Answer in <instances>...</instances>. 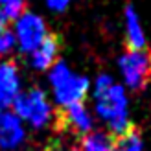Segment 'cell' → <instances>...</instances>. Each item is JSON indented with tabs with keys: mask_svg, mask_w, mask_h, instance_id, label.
<instances>
[{
	"mask_svg": "<svg viewBox=\"0 0 151 151\" xmlns=\"http://www.w3.org/2000/svg\"><path fill=\"white\" fill-rule=\"evenodd\" d=\"M50 83L54 87L55 101L61 107H68L74 103H83L88 90V79L83 76H76L63 61H57L50 70Z\"/></svg>",
	"mask_w": 151,
	"mask_h": 151,
	"instance_id": "obj_2",
	"label": "cell"
},
{
	"mask_svg": "<svg viewBox=\"0 0 151 151\" xmlns=\"http://www.w3.org/2000/svg\"><path fill=\"white\" fill-rule=\"evenodd\" d=\"M125 41H127V50H144L146 48L144 29H142L138 15L131 4L125 6Z\"/></svg>",
	"mask_w": 151,
	"mask_h": 151,
	"instance_id": "obj_10",
	"label": "cell"
},
{
	"mask_svg": "<svg viewBox=\"0 0 151 151\" xmlns=\"http://www.w3.org/2000/svg\"><path fill=\"white\" fill-rule=\"evenodd\" d=\"M94 100H96V111L101 120L109 124V134H118L129 125L127 118V98L124 88L112 81L111 76L100 74L96 79L94 88Z\"/></svg>",
	"mask_w": 151,
	"mask_h": 151,
	"instance_id": "obj_1",
	"label": "cell"
},
{
	"mask_svg": "<svg viewBox=\"0 0 151 151\" xmlns=\"http://www.w3.org/2000/svg\"><path fill=\"white\" fill-rule=\"evenodd\" d=\"M26 138L20 118L15 112L0 111V151L17 149Z\"/></svg>",
	"mask_w": 151,
	"mask_h": 151,
	"instance_id": "obj_7",
	"label": "cell"
},
{
	"mask_svg": "<svg viewBox=\"0 0 151 151\" xmlns=\"http://www.w3.org/2000/svg\"><path fill=\"white\" fill-rule=\"evenodd\" d=\"M15 33L9 32V29H4V32H0V55H7L9 52L15 48Z\"/></svg>",
	"mask_w": 151,
	"mask_h": 151,
	"instance_id": "obj_14",
	"label": "cell"
},
{
	"mask_svg": "<svg viewBox=\"0 0 151 151\" xmlns=\"http://www.w3.org/2000/svg\"><path fill=\"white\" fill-rule=\"evenodd\" d=\"M0 111H2V109H0Z\"/></svg>",
	"mask_w": 151,
	"mask_h": 151,
	"instance_id": "obj_17",
	"label": "cell"
},
{
	"mask_svg": "<svg viewBox=\"0 0 151 151\" xmlns=\"http://www.w3.org/2000/svg\"><path fill=\"white\" fill-rule=\"evenodd\" d=\"M13 107H15V114L20 120L28 122L32 127H35V129L48 125L52 120V114H54L44 90L37 87L19 94L13 101Z\"/></svg>",
	"mask_w": 151,
	"mask_h": 151,
	"instance_id": "obj_3",
	"label": "cell"
},
{
	"mask_svg": "<svg viewBox=\"0 0 151 151\" xmlns=\"http://www.w3.org/2000/svg\"><path fill=\"white\" fill-rule=\"evenodd\" d=\"M46 4H48L50 9H54V11H57V13H61V11H65L66 7H68L70 0H46Z\"/></svg>",
	"mask_w": 151,
	"mask_h": 151,
	"instance_id": "obj_15",
	"label": "cell"
},
{
	"mask_svg": "<svg viewBox=\"0 0 151 151\" xmlns=\"http://www.w3.org/2000/svg\"><path fill=\"white\" fill-rule=\"evenodd\" d=\"M15 41L20 46V52L32 54V52L42 42V39L48 35L46 32V22L35 13H22L17 19L15 24Z\"/></svg>",
	"mask_w": 151,
	"mask_h": 151,
	"instance_id": "obj_5",
	"label": "cell"
},
{
	"mask_svg": "<svg viewBox=\"0 0 151 151\" xmlns=\"http://www.w3.org/2000/svg\"><path fill=\"white\" fill-rule=\"evenodd\" d=\"M6 24H7V19L2 15V11H0V32H4V29H6Z\"/></svg>",
	"mask_w": 151,
	"mask_h": 151,
	"instance_id": "obj_16",
	"label": "cell"
},
{
	"mask_svg": "<svg viewBox=\"0 0 151 151\" xmlns=\"http://www.w3.org/2000/svg\"><path fill=\"white\" fill-rule=\"evenodd\" d=\"M120 70L131 90H142L151 81V50H127L120 57Z\"/></svg>",
	"mask_w": 151,
	"mask_h": 151,
	"instance_id": "obj_4",
	"label": "cell"
},
{
	"mask_svg": "<svg viewBox=\"0 0 151 151\" xmlns=\"http://www.w3.org/2000/svg\"><path fill=\"white\" fill-rule=\"evenodd\" d=\"M26 0H0V11L7 20L19 19L24 13Z\"/></svg>",
	"mask_w": 151,
	"mask_h": 151,
	"instance_id": "obj_13",
	"label": "cell"
},
{
	"mask_svg": "<svg viewBox=\"0 0 151 151\" xmlns=\"http://www.w3.org/2000/svg\"><path fill=\"white\" fill-rule=\"evenodd\" d=\"M20 78L19 68L13 61H2L0 63V109H6L13 105L15 98L20 92Z\"/></svg>",
	"mask_w": 151,
	"mask_h": 151,
	"instance_id": "obj_8",
	"label": "cell"
},
{
	"mask_svg": "<svg viewBox=\"0 0 151 151\" xmlns=\"http://www.w3.org/2000/svg\"><path fill=\"white\" fill-rule=\"evenodd\" d=\"M111 151H142V131L129 124L122 133L109 134Z\"/></svg>",
	"mask_w": 151,
	"mask_h": 151,
	"instance_id": "obj_11",
	"label": "cell"
},
{
	"mask_svg": "<svg viewBox=\"0 0 151 151\" xmlns=\"http://www.w3.org/2000/svg\"><path fill=\"white\" fill-rule=\"evenodd\" d=\"M61 50V37L55 33H48L42 39V42L32 52V66L35 70H48Z\"/></svg>",
	"mask_w": 151,
	"mask_h": 151,
	"instance_id": "obj_9",
	"label": "cell"
},
{
	"mask_svg": "<svg viewBox=\"0 0 151 151\" xmlns=\"http://www.w3.org/2000/svg\"><path fill=\"white\" fill-rule=\"evenodd\" d=\"M59 129L61 131H70L78 137H85L87 133L92 131V118H90L87 107L83 103H74L68 107H63L57 114Z\"/></svg>",
	"mask_w": 151,
	"mask_h": 151,
	"instance_id": "obj_6",
	"label": "cell"
},
{
	"mask_svg": "<svg viewBox=\"0 0 151 151\" xmlns=\"http://www.w3.org/2000/svg\"><path fill=\"white\" fill-rule=\"evenodd\" d=\"M79 151H111V142L109 134H105L101 131H90L81 138Z\"/></svg>",
	"mask_w": 151,
	"mask_h": 151,
	"instance_id": "obj_12",
	"label": "cell"
}]
</instances>
